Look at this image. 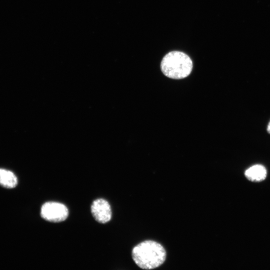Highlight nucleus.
<instances>
[{
    "label": "nucleus",
    "mask_w": 270,
    "mask_h": 270,
    "mask_svg": "<svg viewBox=\"0 0 270 270\" xmlns=\"http://www.w3.org/2000/svg\"><path fill=\"white\" fill-rule=\"evenodd\" d=\"M132 258L136 264L141 268L151 270L160 266L164 262L166 252L158 242L146 240L134 248Z\"/></svg>",
    "instance_id": "f257e3e1"
},
{
    "label": "nucleus",
    "mask_w": 270,
    "mask_h": 270,
    "mask_svg": "<svg viewBox=\"0 0 270 270\" xmlns=\"http://www.w3.org/2000/svg\"><path fill=\"white\" fill-rule=\"evenodd\" d=\"M192 67V62L189 56L179 51L168 53L160 63L162 73L168 78L176 80L188 76Z\"/></svg>",
    "instance_id": "f03ea898"
},
{
    "label": "nucleus",
    "mask_w": 270,
    "mask_h": 270,
    "mask_svg": "<svg viewBox=\"0 0 270 270\" xmlns=\"http://www.w3.org/2000/svg\"><path fill=\"white\" fill-rule=\"evenodd\" d=\"M40 215L42 218L47 221L58 222L66 219L68 210L67 207L62 203L48 202L42 206Z\"/></svg>",
    "instance_id": "7ed1b4c3"
},
{
    "label": "nucleus",
    "mask_w": 270,
    "mask_h": 270,
    "mask_svg": "<svg viewBox=\"0 0 270 270\" xmlns=\"http://www.w3.org/2000/svg\"><path fill=\"white\" fill-rule=\"evenodd\" d=\"M91 212L96 220L101 224L108 222L112 218L110 204L103 198H98L92 202Z\"/></svg>",
    "instance_id": "20e7f679"
},
{
    "label": "nucleus",
    "mask_w": 270,
    "mask_h": 270,
    "mask_svg": "<svg viewBox=\"0 0 270 270\" xmlns=\"http://www.w3.org/2000/svg\"><path fill=\"white\" fill-rule=\"evenodd\" d=\"M266 170L264 166L255 164L245 171L244 176L250 181L260 182L266 179Z\"/></svg>",
    "instance_id": "39448f33"
},
{
    "label": "nucleus",
    "mask_w": 270,
    "mask_h": 270,
    "mask_svg": "<svg viewBox=\"0 0 270 270\" xmlns=\"http://www.w3.org/2000/svg\"><path fill=\"white\" fill-rule=\"evenodd\" d=\"M18 180L14 174L8 170L0 168V185L8 188L16 186Z\"/></svg>",
    "instance_id": "423d86ee"
},
{
    "label": "nucleus",
    "mask_w": 270,
    "mask_h": 270,
    "mask_svg": "<svg viewBox=\"0 0 270 270\" xmlns=\"http://www.w3.org/2000/svg\"><path fill=\"white\" fill-rule=\"evenodd\" d=\"M267 132L268 134H270V121L269 122L267 126Z\"/></svg>",
    "instance_id": "0eeeda50"
}]
</instances>
